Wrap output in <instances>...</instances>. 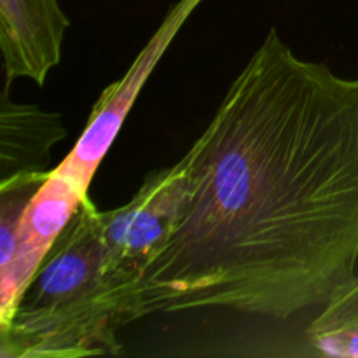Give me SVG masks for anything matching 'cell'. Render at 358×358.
Returning a JSON list of instances; mask_svg holds the SVG:
<instances>
[{
	"instance_id": "6da1fadb",
	"label": "cell",
	"mask_w": 358,
	"mask_h": 358,
	"mask_svg": "<svg viewBox=\"0 0 358 358\" xmlns=\"http://www.w3.org/2000/svg\"><path fill=\"white\" fill-rule=\"evenodd\" d=\"M182 161L184 215L122 325L208 308L289 320L355 278L358 77L271 28Z\"/></svg>"
},
{
	"instance_id": "52a82bcc",
	"label": "cell",
	"mask_w": 358,
	"mask_h": 358,
	"mask_svg": "<svg viewBox=\"0 0 358 358\" xmlns=\"http://www.w3.org/2000/svg\"><path fill=\"white\" fill-rule=\"evenodd\" d=\"M3 80L0 93V182L49 171L51 150L66 136L62 115L35 103H17Z\"/></svg>"
},
{
	"instance_id": "8992f818",
	"label": "cell",
	"mask_w": 358,
	"mask_h": 358,
	"mask_svg": "<svg viewBox=\"0 0 358 358\" xmlns=\"http://www.w3.org/2000/svg\"><path fill=\"white\" fill-rule=\"evenodd\" d=\"M70 20L58 0H0L3 79H30L44 86L62 59Z\"/></svg>"
},
{
	"instance_id": "5b68a950",
	"label": "cell",
	"mask_w": 358,
	"mask_h": 358,
	"mask_svg": "<svg viewBox=\"0 0 358 358\" xmlns=\"http://www.w3.org/2000/svg\"><path fill=\"white\" fill-rule=\"evenodd\" d=\"M86 191L55 168L28 203L17 229L13 254L0 264V324L6 322L41 269L58 238L69 227Z\"/></svg>"
},
{
	"instance_id": "7a4b0ae2",
	"label": "cell",
	"mask_w": 358,
	"mask_h": 358,
	"mask_svg": "<svg viewBox=\"0 0 358 358\" xmlns=\"http://www.w3.org/2000/svg\"><path fill=\"white\" fill-rule=\"evenodd\" d=\"M122 310L124 289L105 268L98 208L86 199L0 324V358L117 353Z\"/></svg>"
},
{
	"instance_id": "277c9868",
	"label": "cell",
	"mask_w": 358,
	"mask_h": 358,
	"mask_svg": "<svg viewBox=\"0 0 358 358\" xmlns=\"http://www.w3.org/2000/svg\"><path fill=\"white\" fill-rule=\"evenodd\" d=\"M201 2L203 0H178L168 10L149 42L133 59L124 76L112 83L100 94L79 140L69 156L56 166L62 173L72 178L83 191H90L93 177L117 138L126 117L131 112L136 98L140 96V91L143 90L150 73L154 72L185 21Z\"/></svg>"
},
{
	"instance_id": "ba28073f",
	"label": "cell",
	"mask_w": 358,
	"mask_h": 358,
	"mask_svg": "<svg viewBox=\"0 0 358 358\" xmlns=\"http://www.w3.org/2000/svg\"><path fill=\"white\" fill-rule=\"evenodd\" d=\"M306 338L320 355L358 358V275L320 308Z\"/></svg>"
},
{
	"instance_id": "3957f363",
	"label": "cell",
	"mask_w": 358,
	"mask_h": 358,
	"mask_svg": "<svg viewBox=\"0 0 358 358\" xmlns=\"http://www.w3.org/2000/svg\"><path fill=\"white\" fill-rule=\"evenodd\" d=\"M187 196L189 173L180 159L173 166L147 175L135 196L121 208L98 210L105 268L124 289V306L147 266L177 229Z\"/></svg>"
}]
</instances>
